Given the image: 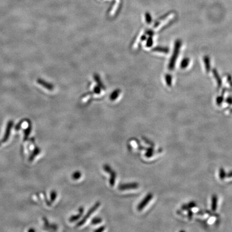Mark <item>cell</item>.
<instances>
[{
    "label": "cell",
    "instance_id": "cell-1",
    "mask_svg": "<svg viewBox=\"0 0 232 232\" xmlns=\"http://www.w3.org/2000/svg\"><path fill=\"white\" fill-rule=\"evenodd\" d=\"M101 205V203L100 202H97L96 204H95L93 206L92 208H91L90 209H89L88 212H87L86 215L83 217L82 219H81V220L80 221V222L78 223L76 226L80 227L82 226L85 223V221L87 220V219L89 218V217H90L91 215L97 209H98L100 206Z\"/></svg>",
    "mask_w": 232,
    "mask_h": 232
},
{
    "label": "cell",
    "instance_id": "cell-2",
    "mask_svg": "<svg viewBox=\"0 0 232 232\" xmlns=\"http://www.w3.org/2000/svg\"><path fill=\"white\" fill-rule=\"evenodd\" d=\"M103 169L106 173H108L110 175V184L111 187H113L115 183L116 178V173L114 170L111 168L108 164H104Z\"/></svg>",
    "mask_w": 232,
    "mask_h": 232
},
{
    "label": "cell",
    "instance_id": "cell-3",
    "mask_svg": "<svg viewBox=\"0 0 232 232\" xmlns=\"http://www.w3.org/2000/svg\"><path fill=\"white\" fill-rule=\"evenodd\" d=\"M139 187V184L136 182L121 184L118 187L119 190L124 191L131 189H135Z\"/></svg>",
    "mask_w": 232,
    "mask_h": 232
},
{
    "label": "cell",
    "instance_id": "cell-4",
    "mask_svg": "<svg viewBox=\"0 0 232 232\" xmlns=\"http://www.w3.org/2000/svg\"><path fill=\"white\" fill-rule=\"evenodd\" d=\"M153 198V195L151 193L147 194V196L144 198L143 200L138 205L137 207V209L138 211H142V209L145 208L146 206L149 203V201Z\"/></svg>",
    "mask_w": 232,
    "mask_h": 232
},
{
    "label": "cell",
    "instance_id": "cell-5",
    "mask_svg": "<svg viewBox=\"0 0 232 232\" xmlns=\"http://www.w3.org/2000/svg\"><path fill=\"white\" fill-rule=\"evenodd\" d=\"M79 213L78 214L76 215H72V217H70V222H75L76 221H77L81 217L82 215L83 214V211H84V209L83 208H80L79 209Z\"/></svg>",
    "mask_w": 232,
    "mask_h": 232
},
{
    "label": "cell",
    "instance_id": "cell-6",
    "mask_svg": "<svg viewBox=\"0 0 232 232\" xmlns=\"http://www.w3.org/2000/svg\"><path fill=\"white\" fill-rule=\"evenodd\" d=\"M81 175L82 174L81 172L79 171H76L72 174V178L74 180H77V179H79L80 178H81Z\"/></svg>",
    "mask_w": 232,
    "mask_h": 232
},
{
    "label": "cell",
    "instance_id": "cell-7",
    "mask_svg": "<svg viewBox=\"0 0 232 232\" xmlns=\"http://www.w3.org/2000/svg\"><path fill=\"white\" fill-rule=\"evenodd\" d=\"M217 206V197L216 196H214L212 198V209L213 211H215Z\"/></svg>",
    "mask_w": 232,
    "mask_h": 232
},
{
    "label": "cell",
    "instance_id": "cell-8",
    "mask_svg": "<svg viewBox=\"0 0 232 232\" xmlns=\"http://www.w3.org/2000/svg\"><path fill=\"white\" fill-rule=\"evenodd\" d=\"M102 218H101L100 217H95L91 220V224H99L101 223H102Z\"/></svg>",
    "mask_w": 232,
    "mask_h": 232
},
{
    "label": "cell",
    "instance_id": "cell-9",
    "mask_svg": "<svg viewBox=\"0 0 232 232\" xmlns=\"http://www.w3.org/2000/svg\"><path fill=\"white\" fill-rule=\"evenodd\" d=\"M51 203L54 202L55 199H56L57 197V192H55V191H52L51 193Z\"/></svg>",
    "mask_w": 232,
    "mask_h": 232
},
{
    "label": "cell",
    "instance_id": "cell-10",
    "mask_svg": "<svg viewBox=\"0 0 232 232\" xmlns=\"http://www.w3.org/2000/svg\"><path fill=\"white\" fill-rule=\"evenodd\" d=\"M104 229H105V227L102 226L100 227V228H98V229H96L95 231V232H103Z\"/></svg>",
    "mask_w": 232,
    "mask_h": 232
}]
</instances>
